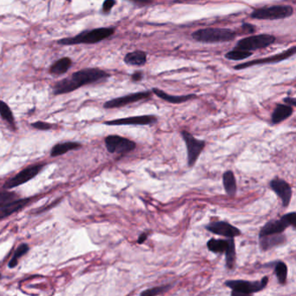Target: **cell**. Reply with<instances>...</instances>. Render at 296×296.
Returning a JSON list of instances; mask_svg holds the SVG:
<instances>
[{
    "label": "cell",
    "instance_id": "f546056e",
    "mask_svg": "<svg viewBox=\"0 0 296 296\" xmlns=\"http://www.w3.org/2000/svg\"><path fill=\"white\" fill-rule=\"evenodd\" d=\"M19 196L14 192L9 191H0V207H4L7 204L17 200Z\"/></svg>",
    "mask_w": 296,
    "mask_h": 296
},
{
    "label": "cell",
    "instance_id": "4dcf8cb0",
    "mask_svg": "<svg viewBox=\"0 0 296 296\" xmlns=\"http://www.w3.org/2000/svg\"><path fill=\"white\" fill-rule=\"evenodd\" d=\"M31 126L33 128H36L37 130H48L50 129H52V124H50L48 122H40V121L31 123Z\"/></svg>",
    "mask_w": 296,
    "mask_h": 296
},
{
    "label": "cell",
    "instance_id": "277c9868",
    "mask_svg": "<svg viewBox=\"0 0 296 296\" xmlns=\"http://www.w3.org/2000/svg\"><path fill=\"white\" fill-rule=\"evenodd\" d=\"M208 250L215 254H225L226 267L229 270H232L236 266L237 252L234 238L227 239H215L211 238L207 242Z\"/></svg>",
    "mask_w": 296,
    "mask_h": 296
},
{
    "label": "cell",
    "instance_id": "d6986e66",
    "mask_svg": "<svg viewBox=\"0 0 296 296\" xmlns=\"http://www.w3.org/2000/svg\"><path fill=\"white\" fill-rule=\"evenodd\" d=\"M30 201V198L19 199V200L14 201L11 204L5 205L4 207H0V221L7 218L8 216L18 212L23 207H26V205L29 204Z\"/></svg>",
    "mask_w": 296,
    "mask_h": 296
},
{
    "label": "cell",
    "instance_id": "d590c367",
    "mask_svg": "<svg viewBox=\"0 0 296 296\" xmlns=\"http://www.w3.org/2000/svg\"><path fill=\"white\" fill-rule=\"evenodd\" d=\"M147 238H148V234H141L140 236H139V237H138V239H137V243H139V244L144 243V242L147 240Z\"/></svg>",
    "mask_w": 296,
    "mask_h": 296
},
{
    "label": "cell",
    "instance_id": "ba28073f",
    "mask_svg": "<svg viewBox=\"0 0 296 296\" xmlns=\"http://www.w3.org/2000/svg\"><path fill=\"white\" fill-rule=\"evenodd\" d=\"M296 213L291 212L286 214L279 220H272L266 222L260 230L259 237L266 236V235H273V234L283 233L289 226L296 228Z\"/></svg>",
    "mask_w": 296,
    "mask_h": 296
},
{
    "label": "cell",
    "instance_id": "30bf717a",
    "mask_svg": "<svg viewBox=\"0 0 296 296\" xmlns=\"http://www.w3.org/2000/svg\"><path fill=\"white\" fill-rule=\"evenodd\" d=\"M105 146L110 153L126 154L136 148L137 145L133 141L118 135H111L105 138Z\"/></svg>",
    "mask_w": 296,
    "mask_h": 296
},
{
    "label": "cell",
    "instance_id": "5b68a950",
    "mask_svg": "<svg viewBox=\"0 0 296 296\" xmlns=\"http://www.w3.org/2000/svg\"><path fill=\"white\" fill-rule=\"evenodd\" d=\"M268 283V277H264L260 281H250L245 280H229L225 281V285L232 289L231 296H247L261 292Z\"/></svg>",
    "mask_w": 296,
    "mask_h": 296
},
{
    "label": "cell",
    "instance_id": "52a82bcc",
    "mask_svg": "<svg viewBox=\"0 0 296 296\" xmlns=\"http://www.w3.org/2000/svg\"><path fill=\"white\" fill-rule=\"evenodd\" d=\"M275 37L269 34H259L255 36L244 37L237 42L234 49L243 50L247 52H254L261 49L266 48L275 42Z\"/></svg>",
    "mask_w": 296,
    "mask_h": 296
},
{
    "label": "cell",
    "instance_id": "44dd1931",
    "mask_svg": "<svg viewBox=\"0 0 296 296\" xmlns=\"http://www.w3.org/2000/svg\"><path fill=\"white\" fill-rule=\"evenodd\" d=\"M147 62V54L142 51H135L129 52L124 57V63L134 66L145 65Z\"/></svg>",
    "mask_w": 296,
    "mask_h": 296
},
{
    "label": "cell",
    "instance_id": "d6a6232c",
    "mask_svg": "<svg viewBox=\"0 0 296 296\" xmlns=\"http://www.w3.org/2000/svg\"><path fill=\"white\" fill-rule=\"evenodd\" d=\"M241 30H244L246 33H254V32H256V26H253L251 24L244 23V24H242V26H241Z\"/></svg>",
    "mask_w": 296,
    "mask_h": 296
},
{
    "label": "cell",
    "instance_id": "e0dca14e",
    "mask_svg": "<svg viewBox=\"0 0 296 296\" xmlns=\"http://www.w3.org/2000/svg\"><path fill=\"white\" fill-rule=\"evenodd\" d=\"M287 242V237L283 233L266 235L259 237L260 248L262 251H268Z\"/></svg>",
    "mask_w": 296,
    "mask_h": 296
},
{
    "label": "cell",
    "instance_id": "4316f807",
    "mask_svg": "<svg viewBox=\"0 0 296 296\" xmlns=\"http://www.w3.org/2000/svg\"><path fill=\"white\" fill-rule=\"evenodd\" d=\"M252 56V52L239 50V49H233L232 51L227 52L225 58L227 59L233 60V61H240L248 59V57Z\"/></svg>",
    "mask_w": 296,
    "mask_h": 296
},
{
    "label": "cell",
    "instance_id": "ac0fdd59",
    "mask_svg": "<svg viewBox=\"0 0 296 296\" xmlns=\"http://www.w3.org/2000/svg\"><path fill=\"white\" fill-rule=\"evenodd\" d=\"M152 92L154 93L156 96H158L161 99L166 101L168 103H171V104H182V103H185L187 101L195 99L197 97V96L195 94L182 95V96H173V95H170V94H168V93L163 91L162 89H158V88H154L152 89Z\"/></svg>",
    "mask_w": 296,
    "mask_h": 296
},
{
    "label": "cell",
    "instance_id": "5bb4252c",
    "mask_svg": "<svg viewBox=\"0 0 296 296\" xmlns=\"http://www.w3.org/2000/svg\"><path fill=\"white\" fill-rule=\"evenodd\" d=\"M205 229L211 233L227 238H235L241 236V230L238 228L223 221L210 222L209 224L206 225Z\"/></svg>",
    "mask_w": 296,
    "mask_h": 296
},
{
    "label": "cell",
    "instance_id": "484cf974",
    "mask_svg": "<svg viewBox=\"0 0 296 296\" xmlns=\"http://www.w3.org/2000/svg\"><path fill=\"white\" fill-rule=\"evenodd\" d=\"M28 251H29V246L26 243H22V244L19 245L18 248L16 249V251L14 252L10 263H9V265H8L9 267L13 268V267L18 266L19 258L22 257L24 255H26Z\"/></svg>",
    "mask_w": 296,
    "mask_h": 296
},
{
    "label": "cell",
    "instance_id": "836d02e7",
    "mask_svg": "<svg viewBox=\"0 0 296 296\" xmlns=\"http://www.w3.org/2000/svg\"><path fill=\"white\" fill-rule=\"evenodd\" d=\"M284 103L286 104H288L289 106H292V107H295L296 105V100L295 97H290V96H288V97H285L284 98Z\"/></svg>",
    "mask_w": 296,
    "mask_h": 296
},
{
    "label": "cell",
    "instance_id": "f1b7e54d",
    "mask_svg": "<svg viewBox=\"0 0 296 296\" xmlns=\"http://www.w3.org/2000/svg\"><path fill=\"white\" fill-rule=\"evenodd\" d=\"M172 287H173V285H171V284H169V285L158 286V287H155V288H152V289H147V290H145L144 292L141 293V296H159V295H163L164 293L168 292Z\"/></svg>",
    "mask_w": 296,
    "mask_h": 296
},
{
    "label": "cell",
    "instance_id": "4fadbf2b",
    "mask_svg": "<svg viewBox=\"0 0 296 296\" xmlns=\"http://www.w3.org/2000/svg\"><path fill=\"white\" fill-rule=\"evenodd\" d=\"M151 96L150 91H142V92L131 93L126 96L117 97L114 99L107 101L104 104L105 109H114V108H120L126 106L128 104H134L141 100L148 99Z\"/></svg>",
    "mask_w": 296,
    "mask_h": 296
},
{
    "label": "cell",
    "instance_id": "74e56055",
    "mask_svg": "<svg viewBox=\"0 0 296 296\" xmlns=\"http://www.w3.org/2000/svg\"><path fill=\"white\" fill-rule=\"evenodd\" d=\"M2 277V275H1V274H0V278Z\"/></svg>",
    "mask_w": 296,
    "mask_h": 296
},
{
    "label": "cell",
    "instance_id": "cb8c5ba5",
    "mask_svg": "<svg viewBox=\"0 0 296 296\" xmlns=\"http://www.w3.org/2000/svg\"><path fill=\"white\" fill-rule=\"evenodd\" d=\"M70 65H71L70 59L63 58L52 64V66L50 68V72L52 74L58 75V76L64 74V73H66L67 70H69Z\"/></svg>",
    "mask_w": 296,
    "mask_h": 296
},
{
    "label": "cell",
    "instance_id": "d4e9b609",
    "mask_svg": "<svg viewBox=\"0 0 296 296\" xmlns=\"http://www.w3.org/2000/svg\"><path fill=\"white\" fill-rule=\"evenodd\" d=\"M274 274L277 277L278 281L281 285H285L287 280H288V266L285 263L278 261L274 262Z\"/></svg>",
    "mask_w": 296,
    "mask_h": 296
},
{
    "label": "cell",
    "instance_id": "3957f363",
    "mask_svg": "<svg viewBox=\"0 0 296 296\" xmlns=\"http://www.w3.org/2000/svg\"><path fill=\"white\" fill-rule=\"evenodd\" d=\"M193 39L202 43H224L236 38L237 32L227 28H204L194 31Z\"/></svg>",
    "mask_w": 296,
    "mask_h": 296
},
{
    "label": "cell",
    "instance_id": "8992f818",
    "mask_svg": "<svg viewBox=\"0 0 296 296\" xmlns=\"http://www.w3.org/2000/svg\"><path fill=\"white\" fill-rule=\"evenodd\" d=\"M293 14L294 9L291 5L277 4L256 9L252 11L250 17L259 20H277L287 19Z\"/></svg>",
    "mask_w": 296,
    "mask_h": 296
},
{
    "label": "cell",
    "instance_id": "83f0119b",
    "mask_svg": "<svg viewBox=\"0 0 296 296\" xmlns=\"http://www.w3.org/2000/svg\"><path fill=\"white\" fill-rule=\"evenodd\" d=\"M0 116L6 122L11 124H14V117L12 114L11 108L9 107L4 101L1 100H0Z\"/></svg>",
    "mask_w": 296,
    "mask_h": 296
},
{
    "label": "cell",
    "instance_id": "2e32d148",
    "mask_svg": "<svg viewBox=\"0 0 296 296\" xmlns=\"http://www.w3.org/2000/svg\"><path fill=\"white\" fill-rule=\"evenodd\" d=\"M269 186L271 189L281 198L282 205L285 207H288L293 196L292 188L289 183L282 179L275 178L270 181Z\"/></svg>",
    "mask_w": 296,
    "mask_h": 296
},
{
    "label": "cell",
    "instance_id": "9a60e30c",
    "mask_svg": "<svg viewBox=\"0 0 296 296\" xmlns=\"http://www.w3.org/2000/svg\"><path fill=\"white\" fill-rule=\"evenodd\" d=\"M156 122H157V118L155 116L145 115L106 121L104 122V124L110 126L150 125L156 123Z\"/></svg>",
    "mask_w": 296,
    "mask_h": 296
},
{
    "label": "cell",
    "instance_id": "1f68e13d",
    "mask_svg": "<svg viewBox=\"0 0 296 296\" xmlns=\"http://www.w3.org/2000/svg\"><path fill=\"white\" fill-rule=\"evenodd\" d=\"M116 0H104V4H103V11L105 13H108L111 11V9L115 5Z\"/></svg>",
    "mask_w": 296,
    "mask_h": 296
},
{
    "label": "cell",
    "instance_id": "603a6c76",
    "mask_svg": "<svg viewBox=\"0 0 296 296\" xmlns=\"http://www.w3.org/2000/svg\"><path fill=\"white\" fill-rule=\"evenodd\" d=\"M222 181H223V186H224V189L226 191L227 195H229L230 196H236L237 184L233 171H226L222 177Z\"/></svg>",
    "mask_w": 296,
    "mask_h": 296
},
{
    "label": "cell",
    "instance_id": "7402d4cb",
    "mask_svg": "<svg viewBox=\"0 0 296 296\" xmlns=\"http://www.w3.org/2000/svg\"><path fill=\"white\" fill-rule=\"evenodd\" d=\"M82 145L79 143L76 142H65V143H61L59 145H56L52 149L51 156L52 157L56 156H62L63 154H66L67 152L77 149V148H81Z\"/></svg>",
    "mask_w": 296,
    "mask_h": 296
},
{
    "label": "cell",
    "instance_id": "ffe728a7",
    "mask_svg": "<svg viewBox=\"0 0 296 296\" xmlns=\"http://www.w3.org/2000/svg\"><path fill=\"white\" fill-rule=\"evenodd\" d=\"M294 109L292 106H289L288 104H277L274 109L271 121L274 124H278L280 122L285 121L286 119L289 118L292 116Z\"/></svg>",
    "mask_w": 296,
    "mask_h": 296
},
{
    "label": "cell",
    "instance_id": "e575fe53",
    "mask_svg": "<svg viewBox=\"0 0 296 296\" xmlns=\"http://www.w3.org/2000/svg\"><path fill=\"white\" fill-rule=\"evenodd\" d=\"M131 79L132 81L138 82L141 81L143 79V74L142 72H135L132 76H131Z\"/></svg>",
    "mask_w": 296,
    "mask_h": 296
},
{
    "label": "cell",
    "instance_id": "7c38bea8",
    "mask_svg": "<svg viewBox=\"0 0 296 296\" xmlns=\"http://www.w3.org/2000/svg\"><path fill=\"white\" fill-rule=\"evenodd\" d=\"M45 164H36L32 166L28 167L22 171H20L19 174L16 175L15 177L9 179L4 184V189H11L16 187L22 185L27 181H30L32 178H35L41 170L43 169Z\"/></svg>",
    "mask_w": 296,
    "mask_h": 296
},
{
    "label": "cell",
    "instance_id": "8fae6325",
    "mask_svg": "<svg viewBox=\"0 0 296 296\" xmlns=\"http://www.w3.org/2000/svg\"><path fill=\"white\" fill-rule=\"evenodd\" d=\"M296 52V46L294 45L291 48L288 49L284 52H281L276 55L271 56V57H266L264 59H260L251 60L244 63H240L238 65L234 67L236 70H243L248 67L256 66V65H263V64H268V63H275L281 62L283 60L288 59L291 58L292 56L295 55Z\"/></svg>",
    "mask_w": 296,
    "mask_h": 296
},
{
    "label": "cell",
    "instance_id": "8d00e7d4",
    "mask_svg": "<svg viewBox=\"0 0 296 296\" xmlns=\"http://www.w3.org/2000/svg\"><path fill=\"white\" fill-rule=\"evenodd\" d=\"M130 1H132V2H135V3H137V4H150V3L152 2V0H130Z\"/></svg>",
    "mask_w": 296,
    "mask_h": 296
},
{
    "label": "cell",
    "instance_id": "7a4b0ae2",
    "mask_svg": "<svg viewBox=\"0 0 296 296\" xmlns=\"http://www.w3.org/2000/svg\"><path fill=\"white\" fill-rule=\"evenodd\" d=\"M115 32L112 27H102L94 30H87L73 37H66L58 41L62 45H81V44H96L111 37Z\"/></svg>",
    "mask_w": 296,
    "mask_h": 296
},
{
    "label": "cell",
    "instance_id": "9c48e42d",
    "mask_svg": "<svg viewBox=\"0 0 296 296\" xmlns=\"http://www.w3.org/2000/svg\"><path fill=\"white\" fill-rule=\"evenodd\" d=\"M181 137H182V139L184 141L186 147H187L188 165L191 168L196 164V161L199 158L201 153L205 148L206 142L197 139L193 136L192 134L189 133L186 130L181 131Z\"/></svg>",
    "mask_w": 296,
    "mask_h": 296
},
{
    "label": "cell",
    "instance_id": "6da1fadb",
    "mask_svg": "<svg viewBox=\"0 0 296 296\" xmlns=\"http://www.w3.org/2000/svg\"><path fill=\"white\" fill-rule=\"evenodd\" d=\"M110 74L97 68H87L74 72L70 77L57 82L53 86V93L61 95L72 92L82 86L94 84L109 78Z\"/></svg>",
    "mask_w": 296,
    "mask_h": 296
}]
</instances>
